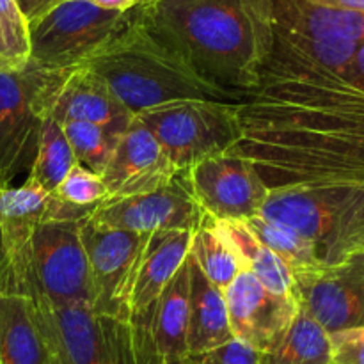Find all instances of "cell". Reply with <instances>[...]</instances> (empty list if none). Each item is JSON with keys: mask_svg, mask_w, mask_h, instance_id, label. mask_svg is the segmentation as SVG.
Returning <instances> with one entry per match:
<instances>
[{"mask_svg": "<svg viewBox=\"0 0 364 364\" xmlns=\"http://www.w3.org/2000/svg\"><path fill=\"white\" fill-rule=\"evenodd\" d=\"M34 77L32 103L39 117L55 123H91L116 135H123L135 114L128 110L105 80L91 68L41 70L28 63Z\"/></svg>", "mask_w": 364, "mask_h": 364, "instance_id": "52a82bcc", "label": "cell"}, {"mask_svg": "<svg viewBox=\"0 0 364 364\" xmlns=\"http://www.w3.org/2000/svg\"><path fill=\"white\" fill-rule=\"evenodd\" d=\"M20 9L21 16L25 18V21L32 23V21L39 20L41 16H45L48 11H52L53 7L59 6L63 0H14Z\"/></svg>", "mask_w": 364, "mask_h": 364, "instance_id": "f546056e", "label": "cell"}, {"mask_svg": "<svg viewBox=\"0 0 364 364\" xmlns=\"http://www.w3.org/2000/svg\"><path fill=\"white\" fill-rule=\"evenodd\" d=\"M85 2L92 4L96 7H102L107 11H119V13H128V11L135 9L141 6L142 0H85Z\"/></svg>", "mask_w": 364, "mask_h": 364, "instance_id": "d6a6232c", "label": "cell"}, {"mask_svg": "<svg viewBox=\"0 0 364 364\" xmlns=\"http://www.w3.org/2000/svg\"><path fill=\"white\" fill-rule=\"evenodd\" d=\"M25 66H27V64L14 53L13 46H11L9 39H7L6 36V31H4L2 23H0V71L11 73V71L23 70Z\"/></svg>", "mask_w": 364, "mask_h": 364, "instance_id": "4dcf8cb0", "label": "cell"}, {"mask_svg": "<svg viewBox=\"0 0 364 364\" xmlns=\"http://www.w3.org/2000/svg\"><path fill=\"white\" fill-rule=\"evenodd\" d=\"M178 173L231 151L240 139L238 103L176 100L135 114Z\"/></svg>", "mask_w": 364, "mask_h": 364, "instance_id": "277c9868", "label": "cell"}, {"mask_svg": "<svg viewBox=\"0 0 364 364\" xmlns=\"http://www.w3.org/2000/svg\"><path fill=\"white\" fill-rule=\"evenodd\" d=\"M141 20L201 77L247 96L270 45L265 0H142Z\"/></svg>", "mask_w": 364, "mask_h": 364, "instance_id": "6da1fadb", "label": "cell"}, {"mask_svg": "<svg viewBox=\"0 0 364 364\" xmlns=\"http://www.w3.org/2000/svg\"><path fill=\"white\" fill-rule=\"evenodd\" d=\"M259 364H333L331 336L299 306L287 333L272 348L259 354Z\"/></svg>", "mask_w": 364, "mask_h": 364, "instance_id": "44dd1931", "label": "cell"}, {"mask_svg": "<svg viewBox=\"0 0 364 364\" xmlns=\"http://www.w3.org/2000/svg\"><path fill=\"white\" fill-rule=\"evenodd\" d=\"M151 233L103 230L80 223V240L85 249L92 284V308L100 316L128 322L130 301Z\"/></svg>", "mask_w": 364, "mask_h": 364, "instance_id": "ba28073f", "label": "cell"}, {"mask_svg": "<svg viewBox=\"0 0 364 364\" xmlns=\"http://www.w3.org/2000/svg\"><path fill=\"white\" fill-rule=\"evenodd\" d=\"M85 66L96 71L116 98L134 114L176 100L242 103L247 98L201 77L169 43L141 20L137 7L130 23Z\"/></svg>", "mask_w": 364, "mask_h": 364, "instance_id": "7a4b0ae2", "label": "cell"}, {"mask_svg": "<svg viewBox=\"0 0 364 364\" xmlns=\"http://www.w3.org/2000/svg\"><path fill=\"white\" fill-rule=\"evenodd\" d=\"M224 299L233 338L259 354L277 343L299 313L297 299L272 294L247 269L231 281Z\"/></svg>", "mask_w": 364, "mask_h": 364, "instance_id": "7c38bea8", "label": "cell"}, {"mask_svg": "<svg viewBox=\"0 0 364 364\" xmlns=\"http://www.w3.org/2000/svg\"><path fill=\"white\" fill-rule=\"evenodd\" d=\"M259 215L304 237L320 267L343 262L364 249V183L270 191Z\"/></svg>", "mask_w": 364, "mask_h": 364, "instance_id": "3957f363", "label": "cell"}, {"mask_svg": "<svg viewBox=\"0 0 364 364\" xmlns=\"http://www.w3.org/2000/svg\"><path fill=\"white\" fill-rule=\"evenodd\" d=\"M60 127L77 162L102 176L121 135L112 134L98 124L80 123V121L60 124Z\"/></svg>", "mask_w": 364, "mask_h": 364, "instance_id": "d4e9b609", "label": "cell"}, {"mask_svg": "<svg viewBox=\"0 0 364 364\" xmlns=\"http://www.w3.org/2000/svg\"><path fill=\"white\" fill-rule=\"evenodd\" d=\"M333 364H364V327L329 334Z\"/></svg>", "mask_w": 364, "mask_h": 364, "instance_id": "f1b7e54d", "label": "cell"}, {"mask_svg": "<svg viewBox=\"0 0 364 364\" xmlns=\"http://www.w3.org/2000/svg\"><path fill=\"white\" fill-rule=\"evenodd\" d=\"M57 199L73 206L95 208L107 198V188L102 176L85 169L80 164H75L70 173L64 176L59 187L53 192Z\"/></svg>", "mask_w": 364, "mask_h": 364, "instance_id": "484cf974", "label": "cell"}, {"mask_svg": "<svg viewBox=\"0 0 364 364\" xmlns=\"http://www.w3.org/2000/svg\"><path fill=\"white\" fill-rule=\"evenodd\" d=\"M0 364H53L32 302L23 295L0 294Z\"/></svg>", "mask_w": 364, "mask_h": 364, "instance_id": "d6986e66", "label": "cell"}, {"mask_svg": "<svg viewBox=\"0 0 364 364\" xmlns=\"http://www.w3.org/2000/svg\"><path fill=\"white\" fill-rule=\"evenodd\" d=\"M176 174L178 171L160 148L159 141L135 116L130 127L117 139L112 156L102 174L107 188L105 201L155 192L169 185Z\"/></svg>", "mask_w": 364, "mask_h": 364, "instance_id": "9a60e30c", "label": "cell"}, {"mask_svg": "<svg viewBox=\"0 0 364 364\" xmlns=\"http://www.w3.org/2000/svg\"><path fill=\"white\" fill-rule=\"evenodd\" d=\"M7 291V262H6V251H4L2 235H0V294Z\"/></svg>", "mask_w": 364, "mask_h": 364, "instance_id": "e575fe53", "label": "cell"}, {"mask_svg": "<svg viewBox=\"0 0 364 364\" xmlns=\"http://www.w3.org/2000/svg\"><path fill=\"white\" fill-rule=\"evenodd\" d=\"M180 364H194V363H192V361H191V359H188V358H187V359H185V361H181Z\"/></svg>", "mask_w": 364, "mask_h": 364, "instance_id": "d590c367", "label": "cell"}, {"mask_svg": "<svg viewBox=\"0 0 364 364\" xmlns=\"http://www.w3.org/2000/svg\"><path fill=\"white\" fill-rule=\"evenodd\" d=\"M230 237L231 244L247 269L263 287L276 295L295 297V279L287 263L281 262L270 249H267L244 223H220Z\"/></svg>", "mask_w": 364, "mask_h": 364, "instance_id": "7402d4cb", "label": "cell"}, {"mask_svg": "<svg viewBox=\"0 0 364 364\" xmlns=\"http://www.w3.org/2000/svg\"><path fill=\"white\" fill-rule=\"evenodd\" d=\"M32 68L0 71V187H11L25 171H31L38 149L41 117L32 103Z\"/></svg>", "mask_w": 364, "mask_h": 364, "instance_id": "4fadbf2b", "label": "cell"}, {"mask_svg": "<svg viewBox=\"0 0 364 364\" xmlns=\"http://www.w3.org/2000/svg\"><path fill=\"white\" fill-rule=\"evenodd\" d=\"M0 23L6 31L7 39L13 46L14 53L28 63V25L21 16L14 0H0Z\"/></svg>", "mask_w": 364, "mask_h": 364, "instance_id": "4316f807", "label": "cell"}, {"mask_svg": "<svg viewBox=\"0 0 364 364\" xmlns=\"http://www.w3.org/2000/svg\"><path fill=\"white\" fill-rule=\"evenodd\" d=\"M315 2L329 7H336V9L354 11V13L364 14V0H315Z\"/></svg>", "mask_w": 364, "mask_h": 364, "instance_id": "836d02e7", "label": "cell"}, {"mask_svg": "<svg viewBox=\"0 0 364 364\" xmlns=\"http://www.w3.org/2000/svg\"><path fill=\"white\" fill-rule=\"evenodd\" d=\"M77 164L63 127L50 117H41L38 149L27 180L53 194L71 167Z\"/></svg>", "mask_w": 364, "mask_h": 364, "instance_id": "603a6c76", "label": "cell"}, {"mask_svg": "<svg viewBox=\"0 0 364 364\" xmlns=\"http://www.w3.org/2000/svg\"><path fill=\"white\" fill-rule=\"evenodd\" d=\"M191 258V256H188ZM233 340L224 291L210 283L191 259L188 358L203 355Z\"/></svg>", "mask_w": 364, "mask_h": 364, "instance_id": "ac0fdd59", "label": "cell"}, {"mask_svg": "<svg viewBox=\"0 0 364 364\" xmlns=\"http://www.w3.org/2000/svg\"><path fill=\"white\" fill-rule=\"evenodd\" d=\"M188 256L199 272L223 291L244 270V262L223 224L212 217H206L205 223L192 233Z\"/></svg>", "mask_w": 364, "mask_h": 364, "instance_id": "ffe728a7", "label": "cell"}, {"mask_svg": "<svg viewBox=\"0 0 364 364\" xmlns=\"http://www.w3.org/2000/svg\"><path fill=\"white\" fill-rule=\"evenodd\" d=\"M82 220H50L38 228L11 279L9 294L31 301L92 306L91 274L80 240Z\"/></svg>", "mask_w": 364, "mask_h": 364, "instance_id": "5b68a950", "label": "cell"}, {"mask_svg": "<svg viewBox=\"0 0 364 364\" xmlns=\"http://www.w3.org/2000/svg\"><path fill=\"white\" fill-rule=\"evenodd\" d=\"M192 231L167 230L151 233L130 301L128 322L149 315L191 251Z\"/></svg>", "mask_w": 364, "mask_h": 364, "instance_id": "e0dca14e", "label": "cell"}, {"mask_svg": "<svg viewBox=\"0 0 364 364\" xmlns=\"http://www.w3.org/2000/svg\"><path fill=\"white\" fill-rule=\"evenodd\" d=\"M244 224L267 249H270L281 262L287 263L294 277L320 267L313 245L291 228L263 215L251 217L244 220Z\"/></svg>", "mask_w": 364, "mask_h": 364, "instance_id": "cb8c5ba5", "label": "cell"}, {"mask_svg": "<svg viewBox=\"0 0 364 364\" xmlns=\"http://www.w3.org/2000/svg\"><path fill=\"white\" fill-rule=\"evenodd\" d=\"M295 299L327 334L364 327V249L340 263L297 274Z\"/></svg>", "mask_w": 364, "mask_h": 364, "instance_id": "30bf717a", "label": "cell"}, {"mask_svg": "<svg viewBox=\"0 0 364 364\" xmlns=\"http://www.w3.org/2000/svg\"><path fill=\"white\" fill-rule=\"evenodd\" d=\"M134 11L119 13L85 0H63L28 23V63L41 70L85 64L130 23Z\"/></svg>", "mask_w": 364, "mask_h": 364, "instance_id": "8992f818", "label": "cell"}, {"mask_svg": "<svg viewBox=\"0 0 364 364\" xmlns=\"http://www.w3.org/2000/svg\"><path fill=\"white\" fill-rule=\"evenodd\" d=\"M274 28L326 41L364 43V14L315 0H265Z\"/></svg>", "mask_w": 364, "mask_h": 364, "instance_id": "2e32d148", "label": "cell"}, {"mask_svg": "<svg viewBox=\"0 0 364 364\" xmlns=\"http://www.w3.org/2000/svg\"><path fill=\"white\" fill-rule=\"evenodd\" d=\"M192 192L203 212L219 223H244L262 213L269 188L258 171L233 151L188 169Z\"/></svg>", "mask_w": 364, "mask_h": 364, "instance_id": "8fae6325", "label": "cell"}, {"mask_svg": "<svg viewBox=\"0 0 364 364\" xmlns=\"http://www.w3.org/2000/svg\"><path fill=\"white\" fill-rule=\"evenodd\" d=\"M347 78L364 92V43H361L347 70Z\"/></svg>", "mask_w": 364, "mask_h": 364, "instance_id": "1f68e13d", "label": "cell"}, {"mask_svg": "<svg viewBox=\"0 0 364 364\" xmlns=\"http://www.w3.org/2000/svg\"><path fill=\"white\" fill-rule=\"evenodd\" d=\"M92 210L68 205L28 180L20 187H0V235L7 262L6 294L11 291V279L41 224L50 220H82Z\"/></svg>", "mask_w": 364, "mask_h": 364, "instance_id": "5bb4252c", "label": "cell"}, {"mask_svg": "<svg viewBox=\"0 0 364 364\" xmlns=\"http://www.w3.org/2000/svg\"><path fill=\"white\" fill-rule=\"evenodd\" d=\"M188 359L194 364H259V352L233 338L206 354Z\"/></svg>", "mask_w": 364, "mask_h": 364, "instance_id": "83f0119b", "label": "cell"}, {"mask_svg": "<svg viewBox=\"0 0 364 364\" xmlns=\"http://www.w3.org/2000/svg\"><path fill=\"white\" fill-rule=\"evenodd\" d=\"M206 217L194 198L188 171H181L169 185L155 192L100 203L87 220L103 230L134 233L187 230L194 233Z\"/></svg>", "mask_w": 364, "mask_h": 364, "instance_id": "9c48e42d", "label": "cell"}]
</instances>
